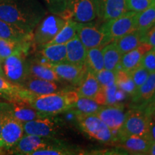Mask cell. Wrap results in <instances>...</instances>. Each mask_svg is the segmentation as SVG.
<instances>
[{
    "label": "cell",
    "mask_w": 155,
    "mask_h": 155,
    "mask_svg": "<svg viewBox=\"0 0 155 155\" xmlns=\"http://www.w3.org/2000/svg\"><path fill=\"white\" fill-rule=\"evenodd\" d=\"M5 154V153H4V150L1 144V141H0V154Z\"/></svg>",
    "instance_id": "681fc988"
},
{
    "label": "cell",
    "mask_w": 155,
    "mask_h": 155,
    "mask_svg": "<svg viewBox=\"0 0 155 155\" xmlns=\"http://www.w3.org/2000/svg\"><path fill=\"white\" fill-rule=\"evenodd\" d=\"M22 86L33 93L36 96L53 94L61 91L71 90L68 88H72L71 86H66L61 82L43 80L32 76H28L23 83Z\"/></svg>",
    "instance_id": "9a60e30c"
},
{
    "label": "cell",
    "mask_w": 155,
    "mask_h": 155,
    "mask_svg": "<svg viewBox=\"0 0 155 155\" xmlns=\"http://www.w3.org/2000/svg\"><path fill=\"white\" fill-rule=\"evenodd\" d=\"M137 12L127 11L116 18L110 19L102 25L101 30L107 35L112 42L137 30Z\"/></svg>",
    "instance_id": "ba28073f"
},
{
    "label": "cell",
    "mask_w": 155,
    "mask_h": 155,
    "mask_svg": "<svg viewBox=\"0 0 155 155\" xmlns=\"http://www.w3.org/2000/svg\"><path fill=\"white\" fill-rule=\"evenodd\" d=\"M77 154L76 150L69 148L58 140L55 144L50 145L47 148L36 151L32 155H69Z\"/></svg>",
    "instance_id": "d6a6232c"
},
{
    "label": "cell",
    "mask_w": 155,
    "mask_h": 155,
    "mask_svg": "<svg viewBox=\"0 0 155 155\" xmlns=\"http://www.w3.org/2000/svg\"><path fill=\"white\" fill-rule=\"evenodd\" d=\"M57 141L58 139L54 137H42L30 134L23 135L18 142L7 152V154L32 155L36 151L47 148L55 144Z\"/></svg>",
    "instance_id": "9c48e42d"
},
{
    "label": "cell",
    "mask_w": 155,
    "mask_h": 155,
    "mask_svg": "<svg viewBox=\"0 0 155 155\" xmlns=\"http://www.w3.org/2000/svg\"><path fill=\"white\" fill-rule=\"evenodd\" d=\"M117 141L124 149L136 154H147L152 142L145 137L134 135L118 136Z\"/></svg>",
    "instance_id": "e0dca14e"
},
{
    "label": "cell",
    "mask_w": 155,
    "mask_h": 155,
    "mask_svg": "<svg viewBox=\"0 0 155 155\" xmlns=\"http://www.w3.org/2000/svg\"><path fill=\"white\" fill-rule=\"evenodd\" d=\"M152 48V46L146 42H141L137 48L122 55L120 62V68L126 71H131L138 67L141 65L143 55Z\"/></svg>",
    "instance_id": "ffe728a7"
},
{
    "label": "cell",
    "mask_w": 155,
    "mask_h": 155,
    "mask_svg": "<svg viewBox=\"0 0 155 155\" xmlns=\"http://www.w3.org/2000/svg\"><path fill=\"white\" fill-rule=\"evenodd\" d=\"M102 48H94L87 50L86 65L87 68L94 73L99 72L104 68Z\"/></svg>",
    "instance_id": "f546056e"
},
{
    "label": "cell",
    "mask_w": 155,
    "mask_h": 155,
    "mask_svg": "<svg viewBox=\"0 0 155 155\" xmlns=\"http://www.w3.org/2000/svg\"><path fill=\"white\" fill-rule=\"evenodd\" d=\"M141 65L150 73L155 72V48H152L143 55Z\"/></svg>",
    "instance_id": "60d3db41"
},
{
    "label": "cell",
    "mask_w": 155,
    "mask_h": 155,
    "mask_svg": "<svg viewBox=\"0 0 155 155\" xmlns=\"http://www.w3.org/2000/svg\"><path fill=\"white\" fill-rule=\"evenodd\" d=\"M154 0H126L128 11L141 12L150 7Z\"/></svg>",
    "instance_id": "ab89813d"
},
{
    "label": "cell",
    "mask_w": 155,
    "mask_h": 155,
    "mask_svg": "<svg viewBox=\"0 0 155 155\" xmlns=\"http://www.w3.org/2000/svg\"><path fill=\"white\" fill-rule=\"evenodd\" d=\"M66 59L65 62L83 65L86 64L87 49L81 42L78 35L71 39L65 44Z\"/></svg>",
    "instance_id": "44dd1931"
},
{
    "label": "cell",
    "mask_w": 155,
    "mask_h": 155,
    "mask_svg": "<svg viewBox=\"0 0 155 155\" xmlns=\"http://www.w3.org/2000/svg\"><path fill=\"white\" fill-rule=\"evenodd\" d=\"M78 25V22H75L73 19H67L63 28L56 35L55 38L50 42H48L45 46L55 44H66L69 40L77 35Z\"/></svg>",
    "instance_id": "83f0119b"
},
{
    "label": "cell",
    "mask_w": 155,
    "mask_h": 155,
    "mask_svg": "<svg viewBox=\"0 0 155 155\" xmlns=\"http://www.w3.org/2000/svg\"><path fill=\"white\" fill-rule=\"evenodd\" d=\"M116 84L117 86L122 91L132 96L137 91V87L129 71L120 68L116 71Z\"/></svg>",
    "instance_id": "4dcf8cb0"
},
{
    "label": "cell",
    "mask_w": 155,
    "mask_h": 155,
    "mask_svg": "<svg viewBox=\"0 0 155 155\" xmlns=\"http://www.w3.org/2000/svg\"><path fill=\"white\" fill-rule=\"evenodd\" d=\"M24 134L22 122L15 119L11 114L6 115L3 120L0 137V141L4 152H7L16 144Z\"/></svg>",
    "instance_id": "30bf717a"
},
{
    "label": "cell",
    "mask_w": 155,
    "mask_h": 155,
    "mask_svg": "<svg viewBox=\"0 0 155 155\" xmlns=\"http://www.w3.org/2000/svg\"><path fill=\"white\" fill-rule=\"evenodd\" d=\"M96 115L116 135L124 124L127 113L121 105H104Z\"/></svg>",
    "instance_id": "4fadbf2b"
},
{
    "label": "cell",
    "mask_w": 155,
    "mask_h": 155,
    "mask_svg": "<svg viewBox=\"0 0 155 155\" xmlns=\"http://www.w3.org/2000/svg\"><path fill=\"white\" fill-rule=\"evenodd\" d=\"M77 35L87 50L94 48H102L112 42L105 32L88 22H78Z\"/></svg>",
    "instance_id": "8fae6325"
},
{
    "label": "cell",
    "mask_w": 155,
    "mask_h": 155,
    "mask_svg": "<svg viewBox=\"0 0 155 155\" xmlns=\"http://www.w3.org/2000/svg\"><path fill=\"white\" fill-rule=\"evenodd\" d=\"M141 111H144L147 115L150 116L151 114L155 111V101H154L149 103V104L144 108V109L141 110Z\"/></svg>",
    "instance_id": "7bdbcfd3"
},
{
    "label": "cell",
    "mask_w": 155,
    "mask_h": 155,
    "mask_svg": "<svg viewBox=\"0 0 155 155\" xmlns=\"http://www.w3.org/2000/svg\"><path fill=\"white\" fill-rule=\"evenodd\" d=\"M45 14V9L37 0H9L0 2V19L29 33H33Z\"/></svg>",
    "instance_id": "6da1fadb"
},
{
    "label": "cell",
    "mask_w": 155,
    "mask_h": 155,
    "mask_svg": "<svg viewBox=\"0 0 155 155\" xmlns=\"http://www.w3.org/2000/svg\"><path fill=\"white\" fill-rule=\"evenodd\" d=\"M144 32L136 30L113 41L121 55L137 48L142 42Z\"/></svg>",
    "instance_id": "d4e9b609"
},
{
    "label": "cell",
    "mask_w": 155,
    "mask_h": 155,
    "mask_svg": "<svg viewBox=\"0 0 155 155\" xmlns=\"http://www.w3.org/2000/svg\"><path fill=\"white\" fill-rule=\"evenodd\" d=\"M19 88V85L14 84L5 78L0 76V96L7 100H11L16 94Z\"/></svg>",
    "instance_id": "d590c367"
},
{
    "label": "cell",
    "mask_w": 155,
    "mask_h": 155,
    "mask_svg": "<svg viewBox=\"0 0 155 155\" xmlns=\"http://www.w3.org/2000/svg\"><path fill=\"white\" fill-rule=\"evenodd\" d=\"M154 1H155V0H154Z\"/></svg>",
    "instance_id": "db71d44e"
},
{
    "label": "cell",
    "mask_w": 155,
    "mask_h": 155,
    "mask_svg": "<svg viewBox=\"0 0 155 155\" xmlns=\"http://www.w3.org/2000/svg\"><path fill=\"white\" fill-rule=\"evenodd\" d=\"M98 15V0H69L67 9L60 15L65 20L79 23L91 22Z\"/></svg>",
    "instance_id": "8992f818"
},
{
    "label": "cell",
    "mask_w": 155,
    "mask_h": 155,
    "mask_svg": "<svg viewBox=\"0 0 155 155\" xmlns=\"http://www.w3.org/2000/svg\"><path fill=\"white\" fill-rule=\"evenodd\" d=\"M147 154L150 155H155V141H152L151 146L149 149L148 152H147Z\"/></svg>",
    "instance_id": "f6af8a7d"
},
{
    "label": "cell",
    "mask_w": 155,
    "mask_h": 155,
    "mask_svg": "<svg viewBox=\"0 0 155 155\" xmlns=\"http://www.w3.org/2000/svg\"><path fill=\"white\" fill-rule=\"evenodd\" d=\"M154 25H155V24H154Z\"/></svg>",
    "instance_id": "f5cc1de1"
},
{
    "label": "cell",
    "mask_w": 155,
    "mask_h": 155,
    "mask_svg": "<svg viewBox=\"0 0 155 155\" xmlns=\"http://www.w3.org/2000/svg\"><path fill=\"white\" fill-rule=\"evenodd\" d=\"M25 134L54 137L60 129L59 122L53 116H45L22 123Z\"/></svg>",
    "instance_id": "7c38bea8"
},
{
    "label": "cell",
    "mask_w": 155,
    "mask_h": 155,
    "mask_svg": "<svg viewBox=\"0 0 155 155\" xmlns=\"http://www.w3.org/2000/svg\"><path fill=\"white\" fill-rule=\"evenodd\" d=\"M129 73H130L131 76L135 83L137 89L139 87H140L146 81L150 73L141 65H139L138 67L133 69L132 71H129Z\"/></svg>",
    "instance_id": "74e56055"
},
{
    "label": "cell",
    "mask_w": 155,
    "mask_h": 155,
    "mask_svg": "<svg viewBox=\"0 0 155 155\" xmlns=\"http://www.w3.org/2000/svg\"><path fill=\"white\" fill-rule=\"evenodd\" d=\"M6 1H9V0H0V2H6Z\"/></svg>",
    "instance_id": "816d5d0a"
},
{
    "label": "cell",
    "mask_w": 155,
    "mask_h": 155,
    "mask_svg": "<svg viewBox=\"0 0 155 155\" xmlns=\"http://www.w3.org/2000/svg\"><path fill=\"white\" fill-rule=\"evenodd\" d=\"M105 97L106 105H120L125 99L127 94L120 89L117 85L114 84L111 86L101 88Z\"/></svg>",
    "instance_id": "836d02e7"
},
{
    "label": "cell",
    "mask_w": 155,
    "mask_h": 155,
    "mask_svg": "<svg viewBox=\"0 0 155 155\" xmlns=\"http://www.w3.org/2000/svg\"><path fill=\"white\" fill-rule=\"evenodd\" d=\"M39 54L51 63L65 62L66 46L65 44H55L42 48Z\"/></svg>",
    "instance_id": "4316f807"
},
{
    "label": "cell",
    "mask_w": 155,
    "mask_h": 155,
    "mask_svg": "<svg viewBox=\"0 0 155 155\" xmlns=\"http://www.w3.org/2000/svg\"><path fill=\"white\" fill-rule=\"evenodd\" d=\"M127 11L126 0H98V16L104 20L116 18Z\"/></svg>",
    "instance_id": "ac0fdd59"
},
{
    "label": "cell",
    "mask_w": 155,
    "mask_h": 155,
    "mask_svg": "<svg viewBox=\"0 0 155 155\" xmlns=\"http://www.w3.org/2000/svg\"><path fill=\"white\" fill-rule=\"evenodd\" d=\"M51 68L62 80L74 86H79L88 70L86 64L78 65L68 62L52 63Z\"/></svg>",
    "instance_id": "5bb4252c"
},
{
    "label": "cell",
    "mask_w": 155,
    "mask_h": 155,
    "mask_svg": "<svg viewBox=\"0 0 155 155\" xmlns=\"http://www.w3.org/2000/svg\"><path fill=\"white\" fill-rule=\"evenodd\" d=\"M150 137L151 140L155 141V121L152 119L150 122Z\"/></svg>",
    "instance_id": "ee69618b"
},
{
    "label": "cell",
    "mask_w": 155,
    "mask_h": 155,
    "mask_svg": "<svg viewBox=\"0 0 155 155\" xmlns=\"http://www.w3.org/2000/svg\"><path fill=\"white\" fill-rule=\"evenodd\" d=\"M101 88V87L97 80L96 73L88 69L82 81L78 87L76 92L78 96L94 98L100 91Z\"/></svg>",
    "instance_id": "cb8c5ba5"
},
{
    "label": "cell",
    "mask_w": 155,
    "mask_h": 155,
    "mask_svg": "<svg viewBox=\"0 0 155 155\" xmlns=\"http://www.w3.org/2000/svg\"><path fill=\"white\" fill-rule=\"evenodd\" d=\"M101 106L95 101L94 98L78 96L74 106L71 109L74 110L77 113L96 114Z\"/></svg>",
    "instance_id": "1f68e13d"
},
{
    "label": "cell",
    "mask_w": 155,
    "mask_h": 155,
    "mask_svg": "<svg viewBox=\"0 0 155 155\" xmlns=\"http://www.w3.org/2000/svg\"><path fill=\"white\" fill-rule=\"evenodd\" d=\"M9 103L12 104V116L22 123L46 116L32 108L28 103L23 101H16Z\"/></svg>",
    "instance_id": "603a6c76"
},
{
    "label": "cell",
    "mask_w": 155,
    "mask_h": 155,
    "mask_svg": "<svg viewBox=\"0 0 155 155\" xmlns=\"http://www.w3.org/2000/svg\"><path fill=\"white\" fill-rule=\"evenodd\" d=\"M30 44L20 46L4 61V73L7 80L22 86L29 76L27 55Z\"/></svg>",
    "instance_id": "3957f363"
},
{
    "label": "cell",
    "mask_w": 155,
    "mask_h": 155,
    "mask_svg": "<svg viewBox=\"0 0 155 155\" xmlns=\"http://www.w3.org/2000/svg\"><path fill=\"white\" fill-rule=\"evenodd\" d=\"M75 117L81 131L91 138L104 144H111L117 141L116 135L96 114L77 113Z\"/></svg>",
    "instance_id": "277c9868"
},
{
    "label": "cell",
    "mask_w": 155,
    "mask_h": 155,
    "mask_svg": "<svg viewBox=\"0 0 155 155\" xmlns=\"http://www.w3.org/2000/svg\"><path fill=\"white\" fill-rule=\"evenodd\" d=\"M0 76L2 77V78H5V73H4V71L2 69V65H1V61H0Z\"/></svg>",
    "instance_id": "7dc6e473"
},
{
    "label": "cell",
    "mask_w": 155,
    "mask_h": 155,
    "mask_svg": "<svg viewBox=\"0 0 155 155\" xmlns=\"http://www.w3.org/2000/svg\"><path fill=\"white\" fill-rule=\"evenodd\" d=\"M155 24V2L145 10L137 13L136 18L137 30L145 32Z\"/></svg>",
    "instance_id": "f1b7e54d"
},
{
    "label": "cell",
    "mask_w": 155,
    "mask_h": 155,
    "mask_svg": "<svg viewBox=\"0 0 155 155\" xmlns=\"http://www.w3.org/2000/svg\"><path fill=\"white\" fill-rule=\"evenodd\" d=\"M0 38L19 42H31L33 33L25 32L16 25L0 19Z\"/></svg>",
    "instance_id": "7402d4cb"
},
{
    "label": "cell",
    "mask_w": 155,
    "mask_h": 155,
    "mask_svg": "<svg viewBox=\"0 0 155 155\" xmlns=\"http://www.w3.org/2000/svg\"><path fill=\"white\" fill-rule=\"evenodd\" d=\"M6 115H8V114L0 113V137H1V132H2V128L3 120H4V118H5V116ZM11 115H12V114H11Z\"/></svg>",
    "instance_id": "bcb514c9"
},
{
    "label": "cell",
    "mask_w": 155,
    "mask_h": 155,
    "mask_svg": "<svg viewBox=\"0 0 155 155\" xmlns=\"http://www.w3.org/2000/svg\"><path fill=\"white\" fill-rule=\"evenodd\" d=\"M78 98L76 91L65 90L53 94L36 96L29 102V104L46 116L68 111L74 106Z\"/></svg>",
    "instance_id": "7a4b0ae2"
},
{
    "label": "cell",
    "mask_w": 155,
    "mask_h": 155,
    "mask_svg": "<svg viewBox=\"0 0 155 155\" xmlns=\"http://www.w3.org/2000/svg\"><path fill=\"white\" fill-rule=\"evenodd\" d=\"M116 71L104 68L96 73V76L101 88L111 86L116 83Z\"/></svg>",
    "instance_id": "8d00e7d4"
},
{
    "label": "cell",
    "mask_w": 155,
    "mask_h": 155,
    "mask_svg": "<svg viewBox=\"0 0 155 155\" xmlns=\"http://www.w3.org/2000/svg\"><path fill=\"white\" fill-rule=\"evenodd\" d=\"M142 42L155 48V25H153L152 28L144 32L143 35Z\"/></svg>",
    "instance_id": "b9f144b4"
},
{
    "label": "cell",
    "mask_w": 155,
    "mask_h": 155,
    "mask_svg": "<svg viewBox=\"0 0 155 155\" xmlns=\"http://www.w3.org/2000/svg\"><path fill=\"white\" fill-rule=\"evenodd\" d=\"M151 118L144 111L132 108L127 112L123 127L116 133L118 136L134 135L150 139V122ZM152 141V140H151Z\"/></svg>",
    "instance_id": "52a82bcc"
},
{
    "label": "cell",
    "mask_w": 155,
    "mask_h": 155,
    "mask_svg": "<svg viewBox=\"0 0 155 155\" xmlns=\"http://www.w3.org/2000/svg\"><path fill=\"white\" fill-rule=\"evenodd\" d=\"M155 101V92H154V96H153V97L152 98V99L150 100V101L149 102V103H150V102H152V101ZM143 109H144V108H143Z\"/></svg>",
    "instance_id": "f907efd6"
},
{
    "label": "cell",
    "mask_w": 155,
    "mask_h": 155,
    "mask_svg": "<svg viewBox=\"0 0 155 155\" xmlns=\"http://www.w3.org/2000/svg\"><path fill=\"white\" fill-rule=\"evenodd\" d=\"M47 7L53 14L61 15L68 5L69 0H44Z\"/></svg>",
    "instance_id": "f35d334b"
},
{
    "label": "cell",
    "mask_w": 155,
    "mask_h": 155,
    "mask_svg": "<svg viewBox=\"0 0 155 155\" xmlns=\"http://www.w3.org/2000/svg\"><path fill=\"white\" fill-rule=\"evenodd\" d=\"M29 76L43 80L61 82L62 79L51 68L52 63L45 64L39 62L35 58L27 60Z\"/></svg>",
    "instance_id": "d6986e66"
},
{
    "label": "cell",
    "mask_w": 155,
    "mask_h": 155,
    "mask_svg": "<svg viewBox=\"0 0 155 155\" xmlns=\"http://www.w3.org/2000/svg\"><path fill=\"white\" fill-rule=\"evenodd\" d=\"M65 19L58 15L46 16L35 29L32 42L37 48L41 49L55 38L65 24Z\"/></svg>",
    "instance_id": "5b68a950"
},
{
    "label": "cell",
    "mask_w": 155,
    "mask_h": 155,
    "mask_svg": "<svg viewBox=\"0 0 155 155\" xmlns=\"http://www.w3.org/2000/svg\"><path fill=\"white\" fill-rule=\"evenodd\" d=\"M150 118H151V119L153 120V121H155V111L153 112L152 114H151Z\"/></svg>",
    "instance_id": "c3c4849f"
},
{
    "label": "cell",
    "mask_w": 155,
    "mask_h": 155,
    "mask_svg": "<svg viewBox=\"0 0 155 155\" xmlns=\"http://www.w3.org/2000/svg\"><path fill=\"white\" fill-rule=\"evenodd\" d=\"M102 53L104 57V68L114 71L119 69L122 55L114 42L106 45L102 48Z\"/></svg>",
    "instance_id": "484cf974"
},
{
    "label": "cell",
    "mask_w": 155,
    "mask_h": 155,
    "mask_svg": "<svg viewBox=\"0 0 155 155\" xmlns=\"http://www.w3.org/2000/svg\"><path fill=\"white\" fill-rule=\"evenodd\" d=\"M155 92V72L150 73L146 81L137 89L132 96L131 107L143 110L149 104Z\"/></svg>",
    "instance_id": "2e32d148"
},
{
    "label": "cell",
    "mask_w": 155,
    "mask_h": 155,
    "mask_svg": "<svg viewBox=\"0 0 155 155\" xmlns=\"http://www.w3.org/2000/svg\"><path fill=\"white\" fill-rule=\"evenodd\" d=\"M31 42H19L12 40L0 38V61L4 62L13 52L17 48L25 44H30Z\"/></svg>",
    "instance_id": "e575fe53"
}]
</instances>
